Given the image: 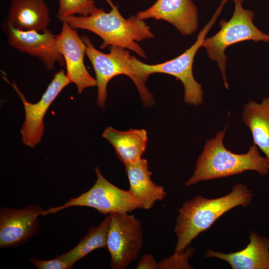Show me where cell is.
Here are the masks:
<instances>
[{"mask_svg":"<svg viewBox=\"0 0 269 269\" xmlns=\"http://www.w3.org/2000/svg\"><path fill=\"white\" fill-rule=\"evenodd\" d=\"M252 198V192L248 187L237 183L224 196L208 199L197 196L184 202L178 209L174 229L177 238L175 252H184L194 239L209 229L223 214L238 206H247Z\"/></svg>","mask_w":269,"mask_h":269,"instance_id":"6da1fadb","label":"cell"},{"mask_svg":"<svg viewBox=\"0 0 269 269\" xmlns=\"http://www.w3.org/2000/svg\"><path fill=\"white\" fill-rule=\"evenodd\" d=\"M106 0L111 7L109 12L103 9L89 16L71 15L58 18L74 29H86L98 35L103 40L101 49L110 46H118L146 59V54L137 42L154 37L149 26L136 15L125 18L111 0Z\"/></svg>","mask_w":269,"mask_h":269,"instance_id":"7a4b0ae2","label":"cell"},{"mask_svg":"<svg viewBox=\"0 0 269 269\" xmlns=\"http://www.w3.org/2000/svg\"><path fill=\"white\" fill-rule=\"evenodd\" d=\"M227 127L218 132L215 137L208 139L198 158L193 175L185 183L190 186L199 182L242 173L249 170L257 171L261 176L269 172V160L262 156L257 145L250 146L247 152L233 153L223 142Z\"/></svg>","mask_w":269,"mask_h":269,"instance_id":"3957f363","label":"cell"},{"mask_svg":"<svg viewBox=\"0 0 269 269\" xmlns=\"http://www.w3.org/2000/svg\"><path fill=\"white\" fill-rule=\"evenodd\" d=\"M231 0L234 5L231 17L227 21L221 20L220 30L213 36L205 38L202 44L209 59L217 63L227 89L229 88L226 73L227 48L234 44L249 40L269 43V35L255 25V13L244 7V0Z\"/></svg>","mask_w":269,"mask_h":269,"instance_id":"277c9868","label":"cell"},{"mask_svg":"<svg viewBox=\"0 0 269 269\" xmlns=\"http://www.w3.org/2000/svg\"><path fill=\"white\" fill-rule=\"evenodd\" d=\"M223 7H218L212 19L199 33L195 42L178 56L167 61L148 64L132 56L131 62L139 78L146 83L149 76L153 73L172 75L179 80L184 89V101L189 105L197 106L203 103L202 85L194 78L192 67L195 56L202 47L206 36L220 13Z\"/></svg>","mask_w":269,"mask_h":269,"instance_id":"5b68a950","label":"cell"},{"mask_svg":"<svg viewBox=\"0 0 269 269\" xmlns=\"http://www.w3.org/2000/svg\"><path fill=\"white\" fill-rule=\"evenodd\" d=\"M97 180L87 191L79 196L70 198L60 206L51 207L42 212V215L54 214L64 209L75 207H87L107 215L115 213H130L142 208L140 202L130 190L122 189L106 179L96 167Z\"/></svg>","mask_w":269,"mask_h":269,"instance_id":"8992f818","label":"cell"},{"mask_svg":"<svg viewBox=\"0 0 269 269\" xmlns=\"http://www.w3.org/2000/svg\"><path fill=\"white\" fill-rule=\"evenodd\" d=\"M107 246L112 269H124L138 257L143 245L141 223L129 213L110 214Z\"/></svg>","mask_w":269,"mask_h":269,"instance_id":"52a82bcc","label":"cell"},{"mask_svg":"<svg viewBox=\"0 0 269 269\" xmlns=\"http://www.w3.org/2000/svg\"><path fill=\"white\" fill-rule=\"evenodd\" d=\"M81 38L86 45V54L96 75L97 104L100 108H104L107 100V85L113 78L125 75L135 85L136 84L137 79L130 63L131 55L126 49L116 46H110V52L104 53L93 46L87 36H83Z\"/></svg>","mask_w":269,"mask_h":269,"instance_id":"ba28073f","label":"cell"},{"mask_svg":"<svg viewBox=\"0 0 269 269\" xmlns=\"http://www.w3.org/2000/svg\"><path fill=\"white\" fill-rule=\"evenodd\" d=\"M19 96L25 111V121L20 129L21 139L26 146L34 148L39 143L44 133V117L59 94L71 83L64 69L56 73L40 100L36 103L28 102L20 92L15 82L10 83L7 78L2 76Z\"/></svg>","mask_w":269,"mask_h":269,"instance_id":"9c48e42d","label":"cell"},{"mask_svg":"<svg viewBox=\"0 0 269 269\" xmlns=\"http://www.w3.org/2000/svg\"><path fill=\"white\" fill-rule=\"evenodd\" d=\"M43 208L36 204L20 209H0V247L15 248L27 242L38 231Z\"/></svg>","mask_w":269,"mask_h":269,"instance_id":"30bf717a","label":"cell"},{"mask_svg":"<svg viewBox=\"0 0 269 269\" xmlns=\"http://www.w3.org/2000/svg\"><path fill=\"white\" fill-rule=\"evenodd\" d=\"M3 30L10 46L30 56L38 57L48 70H53L56 62L62 66L65 65L64 59L57 47L56 35L48 29L42 33L19 30L7 20Z\"/></svg>","mask_w":269,"mask_h":269,"instance_id":"8fae6325","label":"cell"},{"mask_svg":"<svg viewBox=\"0 0 269 269\" xmlns=\"http://www.w3.org/2000/svg\"><path fill=\"white\" fill-rule=\"evenodd\" d=\"M62 23L61 31L56 35L57 47L64 59L67 78L81 94L85 89L96 86V80L84 64L86 45L82 38L68 23Z\"/></svg>","mask_w":269,"mask_h":269,"instance_id":"7c38bea8","label":"cell"},{"mask_svg":"<svg viewBox=\"0 0 269 269\" xmlns=\"http://www.w3.org/2000/svg\"><path fill=\"white\" fill-rule=\"evenodd\" d=\"M136 15L142 20L154 18L166 21L184 36L193 34L198 28V9L192 0H156Z\"/></svg>","mask_w":269,"mask_h":269,"instance_id":"4fadbf2b","label":"cell"},{"mask_svg":"<svg viewBox=\"0 0 269 269\" xmlns=\"http://www.w3.org/2000/svg\"><path fill=\"white\" fill-rule=\"evenodd\" d=\"M250 242L243 250L228 254L208 250L205 258H216L228 263L233 269H269V238L252 231Z\"/></svg>","mask_w":269,"mask_h":269,"instance_id":"5bb4252c","label":"cell"},{"mask_svg":"<svg viewBox=\"0 0 269 269\" xmlns=\"http://www.w3.org/2000/svg\"><path fill=\"white\" fill-rule=\"evenodd\" d=\"M125 166L130 184L129 190L140 202L142 208L149 209L156 202L162 201L166 197L163 187L151 180L152 173L148 169L146 159L141 158Z\"/></svg>","mask_w":269,"mask_h":269,"instance_id":"9a60e30c","label":"cell"},{"mask_svg":"<svg viewBox=\"0 0 269 269\" xmlns=\"http://www.w3.org/2000/svg\"><path fill=\"white\" fill-rule=\"evenodd\" d=\"M7 20L19 30L41 32L47 29L50 17L44 0H12Z\"/></svg>","mask_w":269,"mask_h":269,"instance_id":"2e32d148","label":"cell"},{"mask_svg":"<svg viewBox=\"0 0 269 269\" xmlns=\"http://www.w3.org/2000/svg\"><path fill=\"white\" fill-rule=\"evenodd\" d=\"M102 136L113 146L118 158L125 165L138 161L145 151L147 134L144 129L121 131L108 127Z\"/></svg>","mask_w":269,"mask_h":269,"instance_id":"e0dca14e","label":"cell"},{"mask_svg":"<svg viewBox=\"0 0 269 269\" xmlns=\"http://www.w3.org/2000/svg\"><path fill=\"white\" fill-rule=\"evenodd\" d=\"M242 120L251 132L254 144L269 160V98L260 103L249 101L243 108Z\"/></svg>","mask_w":269,"mask_h":269,"instance_id":"ac0fdd59","label":"cell"},{"mask_svg":"<svg viewBox=\"0 0 269 269\" xmlns=\"http://www.w3.org/2000/svg\"><path fill=\"white\" fill-rule=\"evenodd\" d=\"M110 223L111 216L109 214L98 226L89 228L87 234L81 239L76 246L58 256L73 267L77 262L92 252L105 248L107 246Z\"/></svg>","mask_w":269,"mask_h":269,"instance_id":"d6986e66","label":"cell"},{"mask_svg":"<svg viewBox=\"0 0 269 269\" xmlns=\"http://www.w3.org/2000/svg\"><path fill=\"white\" fill-rule=\"evenodd\" d=\"M59 8L57 17H65L74 14L89 16L103 9L97 7L93 0H57Z\"/></svg>","mask_w":269,"mask_h":269,"instance_id":"ffe728a7","label":"cell"},{"mask_svg":"<svg viewBox=\"0 0 269 269\" xmlns=\"http://www.w3.org/2000/svg\"><path fill=\"white\" fill-rule=\"evenodd\" d=\"M193 253V249L189 248L182 252H175L172 256L162 260L159 263V269H191L188 264V260Z\"/></svg>","mask_w":269,"mask_h":269,"instance_id":"44dd1931","label":"cell"},{"mask_svg":"<svg viewBox=\"0 0 269 269\" xmlns=\"http://www.w3.org/2000/svg\"><path fill=\"white\" fill-rule=\"evenodd\" d=\"M29 261L38 269H70L73 267L58 256L55 259L49 260L31 258Z\"/></svg>","mask_w":269,"mask_h":269,"instance_id":"7402d4cb","label":"cell"},{"mask_svg":"<svg viewBox=\"0 0 269 269\" xmlns=\"http://www.w3.org/2000/svg\"><path fill=\"white\" fill-rule=\"evenodd\" d=\"M137 269H159V263L150 254L144 255L136 265Z\"/></svg>","mask_w":269,"mask_h":269,"instance_id":"603a6c76","label":"cell"},{"mask_svg":"<svg viewBox=\"0 0 269 269\" xmlns=\"http://www.w3.org/2000/svg\"></svg>","mask_w":269,"mask_h":269,"instance_id":"cb8c5ba5","label":"cell"}]
</instances>
